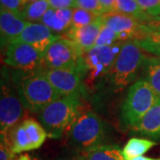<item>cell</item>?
<instances>
[{"label": "cell", "instance_id": "obj_11", "mask_svg": "<svg viewBox=\"0 0 160 160\" xmlns=\"http://www.w3.org/2000/svg\"><path fill=\"white\" fill-rule=\"evenodd\" d=\"M102 17L103 24L118 35L119 41L140 39L144 35V24L130 15L110 12L103 13Z\"/></svg>", "mask_w": 160, "mask_h": 160}, {"label": "cell", "instance_id": "obj_24", "mask_svg": "<svg viewBox=\"0 0 160 160\" xmlns=\"http://www.w3.org/2000/svg\"><path fill=\"white\" fill-rule=\"evenodd\" d=\"M40 23L45 24L52 31L56 32V33H61L69 29L65 25V23L63 22L62 21H61L56 15L55 10L52 8H49V10L44 14V16L40 21Z\"/></svg>", "mask_w": 160, "mask_h": 160}, {"label": "cell", "instance_id": "obj_25", "mask_svg": "<svg viewBox=\"0 0 160 160\" xmlns=\"http://www.w3.org/2000/svg\"><path fill=\"white\" fill-rule=\"evenodd\" d=\"M118 42H120L118 39V35L103 24V27L98 36L94 46H111Z\"/></svg>", "mask_w": 160, "mask_h": 160}, {"label": "cell", "instance_id": "obj_35", "mask_svg": "<svg viewBox=\"0 0 160 160\" xmlns=\"http://www.w3.org/2000/svg\"><path fill=\"white\" fill-rule=\"evenodd\" d=\"M150 26H153V27H160V16L158 18H155L152 22H149Z\"/></svg>", "mask_w": 160, "mask_h": 160}, {"label": "cell", "instance_id": "obj_8", "mask_svg": "<svg viewBox=\"0 0 160 160\" xmlns=\"http://www.w3.org/2000/svg\"><path fill=\"white\" fill-rule=\"evenodd\" d=\"M22 102L16 95L12 87L7 84L4 77L1 79L0 100V132L1 142H5L9 132L14 128L22 117Z\"/></svg>", "mask_w": 160, "mask_h": 160}, {"label": "cell", "instance_id": "obj_26", "mask_svg": "<svg viewBox=\"0 0 160 160\" xmlns=\"http://www.w3.org/2000/svg\"><path fill=\"white\" fill-rule=\"evenodd\" d=\"M139 6L150 17L160 16V0H136Z\"/></svg>", "mask_w": 160, "mask_h": 160}, {"label": "cell", "instance_id": "obj_21", "mask_svg": "<svg viewBox=\"0 0 160 160\" xmlns=\"http://www.w3.org/2000/svg\"><path fill=\"white\" fill-rule=\"evenodd\" d=\"M22 123L28 133L32 150L39 149L47 137L46 129L40 123L32 118L24 120Z\"/></svg>", "mask_w": 160, "mask_h": 160}, {"label": "cell", "instance_id": "obj_32", "mask_svg": "<svg viewBox=\"0 0 160 160\" xmlns=\"http://www.w3.org/2000/svg\"><path fill=\"white\" fill-rule=\"evenodd\" d=\"M102 6L104 12L116 11V0H99Z\"/></svg>", "mask_w": 160, "mask_h": 160}, {"label": "cell", "instance_id": "obj_4", "mask_svg": "<svg viewBox=\"0 0 160 160\" xmlns=\"http://www.w3.org/2000/svg\"><path fill=\"white\" fill-rule=\"evenodd\" d=\"M145 60L146 56L135 40L123 42L119 54L108 75L110 89L115 92L123 91L136 78Z\"/></svg>", "mask_w": 160, "mask_h": 160}, {"label": "cell", "instance_id": "obj_13", "mask_svg": "<svg viewBox=\"0 0 160 160\" xmlns=\"http://www.w3.org/2000/svg\"><path fill=\"white\" fill-rule=\"evenodd\" d=\"M29 22L24 20L14 12L1 7L0 12V31L1 45L9 46L22 33Z\"/></svg>", "mask_w": 160, "mask_h": 160}, {"label": "cell", "instance_id": "obj_17", "mask_svg": "<svg viewBox=\"0 0 160 160\" xmlns=\"http://www.w3.org/2000/svg\"><path fill=\"white\" fill-rule=\"evenodd\" d=\"M135 41L142 50L160 57V27L145 24L143 37Z\"/></svg>", "mask_w": 160, "mask_h": 160}, {"label": "cell", "instance_id": "obj_2", "mask_svg": "<svg viewBox=\"0 0 160 160\" xmlns=\"http://www.w3.org/2000/svg\"><path fill=\"white\" fill-rule=\"evenodd\" d=\"M21 73L17 92L23 105L30 111L38 113L48 104L62 97L43 70Z\"/></svg>", "mask_w": 160, "mask_h": 160}, {"label": "cell", "instance_id": "obj_28", "mask_svg": "<svg viewBox=\"0 0 160 160\" xmlns=\"http://www.w3.org/2000/svg\"><path fill=\"white\" fill-rule=\"evenodd\" d=\"M0 2L2 8H5L6 10L14 12L19 16H22V6H23V0H0Z\"/></svg>", "mask_w": 160, "mask_h": 160}, {"label": "cell", "instance_id": "obj_10", "mask_svg": "<svg viewBox=\"0 0 160 160\" xmlns=\"http://www.w3.org/2000/svg\"><path fill=\"white\" fill-rule=\"evenodd\" d=\"M44 73L56 91L62 95H70L79 92L82 79L85 77L84 64L73 68L57 69H43Z\"/></svg>", "mask_w": 160, "mask_h": 160}, {"label": "cell", "instance_id": "obj_19", "mask_svg": "<svg viewBox=\"0 0 160 160\" xmlns=\"http://www.w3.org/2000/svg\"><path fill=\"white\" fill-rule=\"evenodd\" d=\"M157 145V142L148 139L131 138L128 140L122 149V154L125 160H129L136 157H140L148 152L151 148Z\"/></svg>", "mask_w": 160, "mask_h": 160}, {"label": "cell", "instance_id": "obj_5", "mask_svg": "<svg viewBox=\"0 0 160 160\" xmlns=\"http://www.w3.org/2000/svg\"><path fill=\"white\" fill-rule=\"evenodd\" d=\"M158 96L143 78L132 84L121 108V120L126 126H135L152 108Z\"/></svg>", "mask_w": 160, "mask_h": 160}, {"label": "cell", "instance_id": "obj_30", "mask_svg": "<svg viewBox=\"0 0 160 160\" xmlns=\"http://www.w3.org/2000/svg\"><path fill=\"white\" fill-rule=\"evenodd\" d=\"M50 8L62 9V8H76L75 0H47Z\"/></svg>", "mask_w": 160, "mask_h": 160}, {"label": "cell", "instance_id": "obj_16", "mask_svg": "<svg viewBox=\"0 0 160 160\" xmlns=\"http://www.w3.org/2000/svg\"><path fill=\"white\" fill-rule=\"evenodd\" d=\"M76 160H125V158L119 146L105 143L78 151Z\"/></svg>", "mask_w": 160, "mask_h": 160}, {"label": "cell", "instance_id": "obj_22", "mask_svg": "<svg viewBox=\"0 0 160 160\" xmlns=\"http://www.w3.org/2000/svg\"><path fill=\"white\" fill-rule=\"evenodd\" d=\"M49 8L50 6L47 0H38L24 6L22 10V16L29 22L37 21L40 22Z\"/></svg>", "mask_w": 160, "mask_h": 160}, {"label": "cell", "instance_id": "obj_7", "mask_svg": "<svg viewBox=\"0 0 160 160\" xmlns=\"http://www.w3.org/2000/svg\"><path fill=\"white\" fill-rule=\"evenodd\" d=\"M83 54L84 52L73 40L60 38L46 49L43 64L47 69L73 68L82 63Z\"/></svg>", "mask_w": 160, "mask_h": 160}, {"label": "cell", "instance_id": "obj_14", "mask_svg": "<svg viewBox=\"0 0 160 160\" xmlns=\"http://www.w3.org/2000/svg\"><path fill=\"white\" fill-rule=\"evenodd\" d=\"M102 27L103 21L101 15L93 22L90 23L89 25H86L85 27L78 29L69 28L67 32V36L68 38L73 40L85 53L95 46L98 36Z\"/></svg>", "mask_w": 160, "mask_h": 160}, {"label": "cell", "instance_id": "obj_34", "mask_svg": "<svg viewBox=\"0 0 160 160\" xmlns=\"http://www.w3.org/2000/svg\"><path fill=\"white\" fill-rule=\"evenodd\" d=\"M129 160H160V158H151L149 157H143V156H140V157H136Z\"/></svg>", "mask_w": 160, "mask_h": 160}, {"label": "cell", "instance_id": "obj_15", "mask_svg": "<svg viewBox=\"0 0 160 160\" xmlns=\"http://www.w3.org/2000/svg\"><path fill=\"white\" fill-rule=\"evenodd\" d=\"M132 131L155 141L160 140V98L142 118L132 127Z\"/></svg>", "mask_w": 160, "mask_h": 160}, {"label": "cell", "instance_id": "obj_9", "mask_svg": "<svg viewBox=\"0 0 160 160\" xmlns=\"http://www.w3.org/2000/svg\"><path fill=\"white\" fill-rule=\"evenodd\" d=\"M44 54L29 44L12 42L7 46L5 62L12 68L22 73L38 70L43 64Z\"/></svg>", "mask_w": 160, "mask_h": 160}, {"label": "cell", "instance_id": "obj_3", "mask_svg": "<svg viewBox=\"0 0 160 160\" xmlns=\"http://www.w3.org/2000/svg\"><path fill=\"white\" fill-rule=\"evenodd\" d=\"M65 134L69 145L81 151L107 143L109 131L97 114L87 111L78 115Z\"/></svg>", "mask_w": 160, "mask_h": 160}, {"label": "cell", "instance_id": "obj_6", "mask_svg": "<svg viewBox=\"0 0 160 160\" xmlns=\"http://www.w3.org/2000/svg\"><path fill=\"white\" fill-rule=\"evenodd\" d=\"M123 41L111 46H93L83 54L86 85L93 86L99 78L109 75L119 54Z\"/></svg>", "mask_w": 160, "mask_h": 160}, {"label": "cell", "instance_id": "obj_29", "mask_svg": "<svg viewBox=\"0 0 160 160\" xmlns=\"http://www.w3.org/2000/svg\"><path fill=\"white\" fill-rule=\"evenodd\" d=\"M73 9L74 8H62V9H54L56 15L61 21L65 23V25L70 28L71 22H72V17H73Z\"/></svg>", "mask_w": 160, "mask_h": 160}, {"label": "cell", "instance_id": "obj_23", "mask_svg": "<svg viewBox=\"0 0 160 160\" xmlns=\"http://www.w3.org/2000/svg\"><path fill=\"white\" fill-rule=\"evenodd\" d=\"M101 15H97L90 11H87L82 8H74L73 9V17L70 28L78 29L85 27L86 25H89L90 23L93 22L96 19Z\"/></svg>", "mask_w": 160, "mask_h": 160}, {"label": "cell", "instance_id": "obj_27", "mask_svg": "<svg viewBox=\"0 0 160 160\" xmlns=\"http://www.w3.org/2000/svg\"><path fill=\"white\" fill-rule=\"evenodd\" d=\"M75 3L76 8H82L97 15H102L103 13H105L99 0H75Z\"/></svg>", "mask_w": 160, "mask_h": 160}, {"label": "cell", "instance_id": "obj_1", "mask_svg": "<svg viewBox=\"0 0 160 160\" xmlns=\"http://www.w3.org/2000/svg\"><path fill=\"white\" fill-rule=\"evenodd\" d=\"M79 92L62 96L48 104L38 112L40 124L44 126L47 136L59 139L65 134L69 126L80 114Z\"/></svg>", "mask_w": 160, "mask_h": 160}, {"label": "cell", "instance_id": "obj_18", "mask_svg": "<svg viewBox=\"0 0 160 160\" xmlns=\"http://www.w3.org/2000/svg\"><path fill=\"white\" fill-rule=\"evenodd\" d=\"M142 69L143 79L160 98V57H146Z\"/></svg>", "mask_w": 160, "mask_h": 160}, {"label": "cell", "instance_id": "obj_33", "mask_svg": "<svg viewBox=\"0 0 160 160\" xmlns=\"http://www.w3.org/2000/svg\"><path fill=\"white\" fill-rule=\"evenodd\" d=\"M16 160H40L37 158H30V156L28 154H24L20 156Z\"/></svg>", "mask_w": 160, "mask_h": 160}, {"label": "cell", "instance_id": "obj_31", "mask_svg": "<svg viewBox=\"0 0 160 160\" xmlns=\"http://www.w3.org/2000/svg\"><path fill=\"white\" fill-rule=\"evenodd\" d=\"M14 156L12 149L6 143L1 142L0 145V160H12Z\"/></svg>", "mask_w": 160, "mask_h": 160}, {"label": "cell", "instance_id": "obj_20", "mask_svg": "<svg viewBox=\"0 0 160 160\" xmlns=\"http://www.w3.org/2000/svg\"><path fill=\"white\" fill-rule=\"evenodd\" d=\"M137 19L141 22H150L154 18L150 17L139 6L136 0H116V11Z\"/></svg>", "mask_w": 160, "mask_h": 160}, {"label": "cell", "instance_id": "obj_12", "mask_svg": "<svg viewBox=\"0 0 160 160\" xmlns=\"http://www.w3.org/2000/svg\"><path fill=\"white\" fill-rule=\"evenodd\" d=\"M60 38V36L53 34L51 29L43 23L29 22L22 33L14 41L29 44L45 54L48 46Z\"/></svg>", "mask_w": 160, "mask_h": 160}]
</instances>
